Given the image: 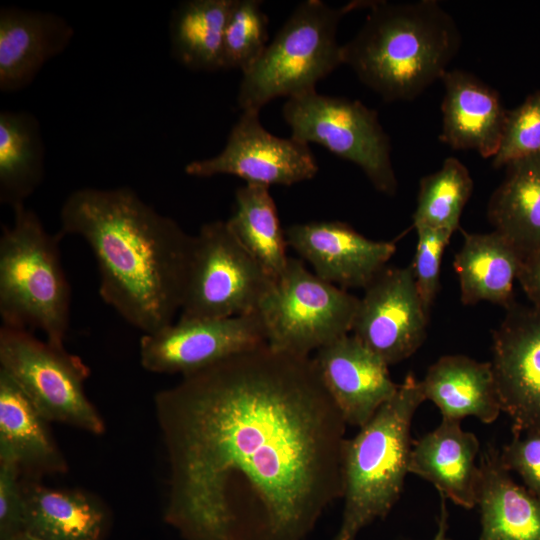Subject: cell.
I'll return each mask as SVG.
<instances>
[{"mask_svg":"<svg viewBox=\"0 0 540 540\" xmlns=\"http://www.w3.org/2000/svg\"><path fill=\"white\" fill-rule=\"evenodd\" d=\"M415 230L417 246L410 265L422 304L430 315L440 288L442 256L453 233L428 227H416Z\"/></svg>","mask_w":540,"mask_h":540,"instance_id":"1f68e13d","label":"cell"},{"mask_svg":"<svg viewBox=\"0 0 540 540\" xmlns=\"http://www.w3.org/2000/svg\"><path fill=\"white\" fill-rule=\"evenodd\" d=\"M268 18L259 0H234L224 33L223 70L244 74L261 57L268 43Z\"/></svg>","mask_w":540,"mask_h":540,"instance_id":"f546056e","label":"cell"},{"mask_svg":"<svg viewBox=\"0 0 540 540\" xmlns=\"http://www.w3.org/2000/svg\"><path fill=\"white\" fill-rule=\"evenodd\" d=\"M421 386L442 419L472 416L491 424L502 412L491 362L459 354L442 356L428 368Z\"/></svg>","mask_w":540,"mask_h":540,"instance_id":"7402d4cb","label":"cell"},{"mask_svg":"<svg viewBox=\"0 0 540 540\" xmlns=\"http://www.w3.org/2000/svg\"><path fill=\"white\" fill-rule=\"evenodd\" d=\"M12 225L0 236L2 325L42 331L64 346L70 326L71 288L60 252L63 236L49 233L25 204L13 208Z\"/></svg>","mask_w":540,"mask_h":540,"instance_id":"5b68a950","label":"cell"},{"mask_svg":"<svg viewBox=\"0 0 540 540\" xmlns=\"http://www.w3.org/2000/svg\"><path fill=\"white\" fill-rule=\"evenodd\" d=\"M505 167V177L489 199L487 217L524 260L540 247V152Z\"/></svg>","mask_w":540,"mask_h":540,"instance_id":"d4e9b609","label":"cell"},{"mask_svg":"<svg viewBox=\"0 0 540 540\" xmlns=\"http://www.w3.org/2000/svg\"><path fill=\"white\" fill-rule=\"evenodd\" d=\"M184 170L201 178L233 175L246 184L269 188L310 180L317 174L318 164L309 145L271 134L261 124L259 111L245 110L219 154L191 161Z\"/></svg>","mask_w":540,"mask_h":540,"instance_id":"7c38bea8","label":"cell"},{"mask_svg":"<svg viewBox=\"0 0 540 540\" xmlns=\"http://www.w3.org/2000/svg\"><path fill=\"white\" fill-rule=\"evenodd\" d=\"M426 399L421 381L408 374L394 396L350 439L342 451L344 508L333 540H356L376 519H384L398 501L413 440L411 425Z\"/></svg>","mask_w":540,"mask_h":540,"instance_id":"277c9868","label":"cell"},{"mask_svg":"<svg viewBox=\"0 0 540 540\" xmlns=\"http://www.w3.org/2000/svg\"><path fill=\"white\" fill-rule=\"evenodd\" d=\"M429 318L411 265L385 267L359 300L352 335L390 366L422 346Z\"/></svg>","mask_w":540,"mask_h":540,"instance_id":"4fadbf2b","label":"cell"},{"mask_svg":"<svg viewBox=\"0 0 540 540\" xmlns=\"http://www.w3.org/2000/svg\"><path fill=\"white\" fill-rule=\"evenodd\" d=\"M285 235L319 278L343 289H365L396 251L394 241L371 240L341 221L296 223Z\"/></svg>","mask_w":540,"mask_h":540,"instance_id":"9a60e30c","label":"cell"},{"mask_svg":"<svg viewBox=\"0 0 540 540\" xmlns=\"http://www.w3.org/2000/svg\"><path fill=\"white\" fill-rule=\"evenodd\" d=\"M359 300L319 278L300 259L289 257L257 311L266 345L309 356L352 332Z\"/></svg>","mask_w":540,"mask_h":540,"instance_id":"52a82bcc","label":"cell"},{"mask_svg":"<svg viewBox=\"0 0 540 540\" xmlns=\"http://www.w3.org/2000/svg\"><path fill=\"white\" fill-rule=\"evenodd\" d=\"M499 452L506 469L515 472L524 487L540 499V431L513 433Z\"/></svg>","mask_w":540,"mask_h":540,"instance_id":"d6a6232c","label":"cell"},{"mask_svg":"<svg viewBox=\"0 0 540 540\" xmlns=\"http://www.w3.org/2000/svg\"><path fill=\"white\" fill-rule=\"evenodd\" d=\"M492 370L513 433L540 431V306L512 303L493 332Z\"/></svg>","mask_w":540,"mask_h":540,"instance_id":"5bb4252c","label":"cell"},{"mask_svg":"<svg viewBox=\"0 0 540 540\" xmlns=\"http://www.w3.org/2000/svg\"><path fill=\"white\" fill-rule=\"evenodd\" d=\"M368 8L342 45L343 64L385 101H411L448 71L461 46L454 18L435 0L360 1Z\"/></svg>","mask_w":540,"mask_h":540,"instance_id":"3957f363","label":"cell"},{"mask_svg":"<svg viewBox=\"0 0 540 540\" xmlns=\"http://www.w3.org/2000/svg\"><path fill=\"white\" fill-rule=\"evenodd\" d=\"M460 422L442 419L413 442L408 471L430 482L446 500L471 509L477 505L480 443Z\"/></svg>","mask_w":540,"mask_h":540,"instance_id":"d6986e66","label":"cell"},{"mask_svg":"<svg viewBox=\"0 0 540 540\" xmlns=\"http://www.w3.org/2000/svg\"><path fill=\"white\" fill-rule=\"evenodd\" d=\"M25 531L40 540H103L108 514L94 496L22 480Z\"/></svg>","mask_w":540,"mask_h":540,"instance_id":"cb8c5ba5","label":"cell"},{"mask_svg":"<svg viewBox=\"0 0 540 540\" xmlns=\"http://www.w3.org/2000/svg\"><path fill=\"white\" fill-rule=\"evenodd\" d=\"M48 423L17 384L0 370V460L15 462L21 474L31 477L65 473L67 461Z\"/></svg>","mask_w":540,"mask_h":540,"instance_id":"ffe728a7","label":"cell"},{"mask_svg":"<svg viewBox=\"0 0 540 540\" xmlns=\"http://www.w3.org/2000/svg\"><path fill=\"white\" fill-rule=\"evenodd\" d=\"M73 35V27L57 14L2 7L0 90L16 92L30 85L45 63L68 47Z\"/></svg>","mask_w":540,"mask_h":540,"instance_id":"ac0fdd59","label":"cell"},{"mask_svg":"<svg viewBox=\"0 0 540 540\" xmlns=\"http://www.w3.org/2000/svg\"><path fill=\"white\" fill-rule=\"evenodd\" d=\"M155 413L184 540H306L343 496L346 422L310 356L267 345L183 376Z\"/></svg>","mask_w":540,"mask_h":540,"instance_id":"6da1fadb","label":"cell"},{"mask_svg":"<svg viewBox=\"0 0 540 540\" xmlns=\"http://www.w3.org/2000/svg\"><path fill=\"white\" fill-rule=\"evenodd\" d=\"M441 497L440 515L438 518L437 532L432 540H451L448 535V510L446 506V499Z\"/></svg>","mask_w":540,"mask_h":540,"instance_id":"d590c367","label":"cell"},{"mask_svg":"<svg viewBox=\"0 0 540 540\" xmlns=\"http://www.w3.org/2000/svg\"><path fill=\"white\" fill-rule=\"evenodd\" d=\"M312 360L347 425L362 427L399 386L388 365L353 335L320 348Z\"/></svg>","mask_w":540,"mask_h":540,"instance_id":"2e32d148","label":"cell"},{"mask_svg":"<svg viewBox=\"0 0 540 540\" xmlns=\"http://www.w3.org/2000/svg\"><path fill=\"white\" fill-rule=\"evenodd\" d=\"M0 370L49 422L96 435L104 432V421L85 393L89 368L64 346L40 340L28 330L1 325Z\"/></svg>","mask_w":540,"mask_h":540,"instance_id":"9c48e42d","label":"cell"},{"mask_svg":"<svg viewBox=\"0 0 540 540\" xmlns=\"http://www.w3.org/2000/svg\"><path fill=\"white\" fill-rule=\"evenodd\" d=\"M441 142L455 150H474L483 158L498 152L507 110L496 90L475 75L448 70L441 78Z\"/></svg>","mask_w":540,"mask_h":540,"instance_id":"e0dca14e","label":"cell"},{"mask_svg":"<svg viewBox=\"0 0 540 540\" xmlns=\"http://www.w3.org/2000/svg\"><path fill=\"white\" fill-rule=\"evenodd\" d=\"M45 148L37 118L25 111L0 113V201L25 204L44 178Z\"/></svg>","mask_w":540,"mask_h":540,"instance_id":"484cf974","label":"cell"},{"mask_svg":"<svg viewBox=\"0 0 540 540\" xmlns=\"http://www.w3.org/2000/svg\"><path fill=\"white\" fill-rule=\"evenodd\" d=\"M540 152V90L530 94L518 107L508 111L495 168Z\"/></svg>","mask_w":540,"mask_h":540,"instance_id":"4dcf8cb0","label":"cell"},{"mask_svg":"<svg viewBox=\"0 0 540 540\" xmlns=\"http://www.w3.org/2000/svg\"><path fill=\"white\" fill-rule=\"evenodd\" d=\"M358 8V1L339 8L321 0L299 3L258 61L242 74L239 108L260 111L275 98L314 91L320 80L343 64L338 24Z\"/></svg>","mask_w":540,"mask_h":540,"instance_id":"8992f818","label":"cell"},{"mask_svg":"<svg viewBox=\"0 0 540 540\" xmlns=\"http://www.w3.org/2000/svg\"><path fill=\"white\" fill-rule=\"evenodd\" d=\"M60 230L82 238L99 273V295L143 334L170 324L182 305L194 235L129 187H84L63 202Z\"/></svg>","mask_w":540,"mask_h":540,"instance_id":"7a4b0ae2","label":"cell"},{"mask_svg":"<svg viewBox=\"0 0 540 540\" xmlns=\"http://www.w3.org/2000/svg\"><path fill=\"white\" fill-rule=\"evenodd\" d=\"M234 0L181 2L170 20L172 56L193 71L223 70V45Z\"/></svg>","mask_w":540,"mask_h":540,"instance_id":"4316f807","label":"cell"},{"mask_svg":"<svg viewBox=\"0 0 540 540\" xmlns=\"http://www.w3.org/2000/svg\"><path fill=\"white\" fill-rule=\"evenodd\" d=\"M518 281L531 304L540 306V247L523 260Z\"/></svg>","mask_w":540,"mask_h":540,"instance_id":"e575fe53","label":"cell"},{"mask_svg":"<svg viewBox=\"0 0 540 540\" xmlns=\"http://www.w3.org/2000/svg\"><path fill=\"white\" fill-rule=\"evenodd\" d=\"M9 540H40L36 538L35 536L29 534L28 532L24 531L19 533L18 535L10 538Z\"/></svg>","mask_w":540,"mask_h":540,"instance_id":"8d00e7d4","label":"cell"},{"mask_svg":"<svg viewBox=\"0 0 540 540\" xmlns=\"http://www.w3.org/2000/svg\"><path fill=\"white\" fill-rule=\"evenodd\" d=\"M282 115L291 138L323 146L357 165L377 191L396 194L390 139L375 110L359 100L321 95L314 90L287 98Z\"/></svg>","mask_w":540,"mask_h":540,"instance_id":"30bf717a","label":"cell"},{"mask_svg":"<svg viewBox=\"0 0 540 540\" xmlns=\"http://www.w3.org/2000/svg\"><path fill=\"white\" fill-rule=\"evenodd\" d=\"M21 471L10 460H0V540L25 531V502Z\"/></svg>","mask_w":540,"mask_h":540,"instance_id":"836d02e7","label":"cell"},{"mask_svg":"<svg viewBox=\"0 0 540 540\" xmlns=\"http://www.w3.org/2000/svg\"><path fill=\"white\" fill-rule=\"evenodd\" d=\"M274 280L242 246L226 221L207 222L194 235L178 320L257 313Z\"/></svg>","mask_w":540,"mask_h":540,"instance_id":"ba28073f","label":"cell"},{"mask_svg":"<svg viewBox=\"0 0 540 540\" xmlns=\"http://www.w3.org/2000/svg\"><path fill=\"white\" fill-rule=\"evenodd\" d=\"M473 180L467 167L448 157L440 169L421 178L413 227H428L454 233L471 197Z\"/></svg>","mask_w":540,"mask_h":540,"instance_id":"f1b7e54d","label":"cell"},{"mask_svg":"<svg viewBox=\"0 0 540 540\" xmlns=\"http://www.w3.org/2000/svg\"><path fill=\"white\" fill-rule=\"evenodd\" d=\"M226 222L242 246L274 279L281 275L289 260L288 244L269 188L250 184L239 187L233 213Z\"/></svg>","mask_w":540,"mask_h":540,"instance_id":"83f0119b","label":"cell"},{"mask_svg":"<svg viewBox=\"0 0 540 540\" xmlns=\"http://www.w3.org/2000/svg\"><path fill=\"white\" fill-rule=\"evenodd\" d=\"M266 345L258 313L173 322L142 334L139 357L152 373L187 376L227 358Z\"/></svg>","mask_w":540,"mask_h":540,"instance_id":"8fae6325","label":"cell"},{"mask_svg":"<svg viewBox=\"0 0 540 540\" xmlns=\"http://www.w3.org/2000/svg\"><path fill=\"white\" fill-rule=\"evenodd\" d=\"M479 470V540H540V499L513 480L499 449L483 451Z\"/></svg>","mask_w":540,"mask_h":540,"instance_id":"44dd1931","label":"cell"},{"mask_svg":"<svg viewBox=\"0 0 540 540\" xmlns=\"http://www.w3.org/2000/svg\"><path fill=\"white\" fill-rule=\"evenodd\" d=\"M463 243L454 256L460 297L464 305L490 302L509 307L514 283L523 259L500 233H469L462 230Z\"/></svg>","mask_w":540,"mask_h":540,"instance_id":"603a6c76","label":"cell"}]
</instances>
